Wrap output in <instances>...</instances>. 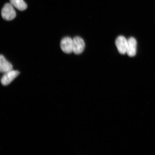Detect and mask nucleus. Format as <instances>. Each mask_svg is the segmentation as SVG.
I'll return each mask as SVG.
<instances>
[{"instance_id":"8","label":"nucleus","mask_w":155,"mask_h":155,"mask_svg":"<svg viewBox=\"0 0 155 155\" xmlns=\"http://www.w3.org/2000/svg\"><path fill=\"white\" fill-rule=\"evenodd\" d=\"M10 2L13 7L19 11H24L28 7L24 0H10Z\"/></svg>"},{"instance_id":"3","label":"nucleus","mask_w":155,"mask_h":155,"mask_svg":"<svg viewBox=\"0 0 155 155\" xmlns=\"http://www.w3.org/2000/svg\"><path fill=\"white\" fill-rule=\"evenodd\" d=\"M19 71L11 70L5 73L1 79L2 84L3 86H7L11 83L19 75Z\"/></svg>"},{"instance_id":"2","label":"nucleus","mask_w":155,"mask_h":155,"mask_svg":"<svg viewBox=\"0 0 155 155\" xmlns=\"http://www.w3.org/2000/svg\"><path fill=\"white\" fill-rule=\"evenodd\" d=\"M73 52L77 55L82 53L85 46L84 40L80 37L77 36L73 39Z\"/></svg>"},{"instance_id":"6","label":"nucleus","mask_w":155,"mask_h":155,"mask_svg":"<svg viewBox=\"0 0 155 155\" xmlns=\"http://www.w3.org/2000/svg\"><path fill=\"white\" fill-rule=\"evenodd\" d=\"M137 41L134 38L131 37L127 40V53L130 57H134L136 54Z\"/></svg>"},{"instance_id":"1","label":"nucleus","mask_w":155,"mask_h":155,"mask_svg":"<svg viewBox=\"0 0 155 155\" xmlns=\"http://www.w3.org/2000/svg\"><path fill=\"white\" fill-rule=\"evenodd\" d=\"M2 18L6 21H11L16 17V13L13 6L10 3H7L4 6L1 11Z\"/></svg>"},{"instance_id":"7","label":"nucleus","mask_w":155,"mask_h":155,"mask_svg":"<svg viewBox=\"0 0 155 155\" xmlns=\"http://www.w3.org/2000/svg\"><path fill=\"white\" fill-rule=\"evenodd\" d=\"M12 64L8 61L2 55L0 56V71L1 73H6L12 70Z\"/></svg>"},{"instance_id":"5","label":"nucleus","mask_w":155,"mask_h":155,"mask_svg":"<svg viewBox=\"0 0 155 155\" xmlns=\"http://www.w3.org/2000/svg\"><path fill=\"white\" fill-rule=\"evenodd\" d=\"M73 39L69 37H66L62 39L61 47L63 51L65 53L70 54L73 52Z\"/></svg>"},{"instance_id":"4","label":"nucleus","mask_w":155,"mask_h":155,"mask_svg":"<svg viewBox=\"0 0 155 155\" xmlns=\"http://www.w3.org/2000/svg\"><path fill=\"white\" fill-rule=\"evenodd\" d=\"M115 44L119 53L121 54L127 53V40L123 36L118 37L116 40Z\"/></svg>"}]
</instances>
